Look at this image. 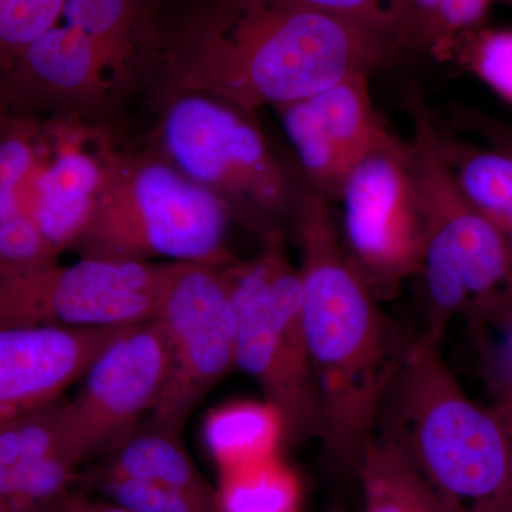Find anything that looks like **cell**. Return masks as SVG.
Returning <instances> with one entry per match:
<instances>
[{"instance_id":"6da1fadb","label":"cell","mask_w":512,"mask_h":512,"mask_svg":"<svg viewBox=\"0 0 512 512\" xmlns=\"http://www.w3.org/2000/svg\"><path fill=\"white\" fill-rule=\"evenodd\" d=\"M394 49L382 26L288 0H211L167 45L180 92L207 94L254 114L367 72Z\"/></svg>"},{"instance_id":"7a4b0ae2","label":"cell","mask_w":512,"mask_h":512,"mask_svg":"<svg viewBox=\"0 0 512 512\" xmlns=\"http://www.w3.org/2000/svg\"><path fill=\"white\" fill-rule=\"evenodd\" d=\"M301 248L302 319L333 463L356 474L384 397L416 340L407 338L350 261L328 198L306 187L292 217Z\"/></svg>"},{"instance_id":"3957f363","label":"cell","mask_w":512,"mask_h":512,"mask_svg":"<svg viewBox=\"0 0 512 512\" xmlns=\"http://www.w3.org/2000/svg\"><path fill=\"white\" fill-rule=\"evenodd\" d=\"M376 436L402 451L440 512H512L510 444L421 336L384 397Z\"/></svg>"},{"instance_id":"277c9868","label":"cell","mask_w":512,"mask_h":512,"mask_svg":"<svg viewBox=\"0 0 512 512\" xmlns=\"http://www.w3.org/2000/svg\"><path fill=\"white\" fill-rule=\"evenodd\" d=\"M404 106L413 124L409 163L424 218L420 274L427 295V329L440 345L448 325L464 316L471 332L512 318V261L497 228L467 200L441 151V131L419 89Z\"/></svg>"},{"instance_id":"5b68a950","label":"cell","mask_w":512,"mask_h":512,"mask_svg":"<svg viewBox=\"0 0 512 512\" xmlns=\"http://www.w3.org/2000/svg\"><path fill=\"white\" fill-rule=\"evenodd\" d=\"M234 212L158 154L111 165L89 224L74 244L80 258L224 266Z\"/></svg>"},{"instance_id":"8992f818","label":"cell","mask_w":512,"mask_h":512,"mask_svg":"<svg viewBox=\"0 0 512 512\" xmlns=\"http://www.w3.org/2000/svg\"><path fill=\"white\" fill-rule=\"evenodd\" d=\"M261 239L254 258L222 266L237 318L235 365L281 414L285 443H322L325 421L303 329L301 274L281 228Z\"/></svg>"},{"instance_id":"52a82bcc","label":"cell","mask_w":512,"mask_h":512,"mask_svg":"<svg viewBox=\"0 0 512 512\" xmlns=\"http://www.w3.org/2000/svg\"><path fill=\"white\" fill-rule=\"evenodd\" d=\"M251 116L207 94L178 90L158 126L157 154L261 235L293 217L303 188Z\"/></svg>"},{"instance_id":"ba28073f","label":"cell","mask_w":512,"mask_h":512,"mask_svg":"<svg viewBox=\"0 0 512 512\" xmlns=\"http://www.w3.org/2000/svg\"><path fill=\"white\" fill-rule=\"evenodd\" d=\"M184 266L80 258L0 278V329L99 328L156 318Z\"/></svg>"},{"instance_id":"9c48e42d","label":"cell","mask_w":512,"mask_h":512,"mask_svg":"<svg viewBox=\"0 0 512 512\" xmlns=\"http://www.w3.org/2000/svg\"><path fill=\"white\" fill-rule=\"evenodd\" d=\"M156 318L168 373L147 424L183 436L195 407L237 367V318L222 266L185 264Z\"/></svg>"},{"instance_id":"30bf717a","label":"cell","mask_w":512,"mask_h":512,"mask_svg":"<svg viewBox=\"0 0 512 512\" xmlns=\"http://www.w3.org/2000/svg\"><path fill=\"white\" fill-rule=\"evenodd\" d=\"M350 261L373 292L387 293L420 274L423 211L409 163V146L394 140L363 158L340 197Z\"/></svg>"},{"instance_id":"8fae6325","label":"cell","mask_w":512,"mask_h":512,"mask_svg":"<svg viewBox=\"0 0 512 512\" xmlns=\"http://www.w3.org/2000/svg\"><path fill=\"white\" fill-rule=\"evenodd\" d=\"M168 348L157 318L128 325L84 373L67 403L70 447L84 460L111 453L138 429L163 392Z\"/></svg>"},{"instance_id":"7c38bea8","label":"cell","mask_w":512,"mask_h":512,"mask_svg":"<svg viewBox=\"0 0 512 512\" xmlns=\"http://www.w3.org/2000/svg\"><path fill=\"white\" fill-rule=\"evenodd\" d=\"M119 154L109 134L76 111L40 119L36 163L22 202L57 256L82 237Z\"/></svg>"},{"instance_id":"4fadbf2b","label":"cell","mask_w":512,"mask_h":512,"mask_svg":"<svg viewBox=\"0 0 512 512\" xmlns=\"http://www.w3.org/2000/svg\"><path fill=\"white\" fill-rule=\"evenodd\" d=\"M309 187L339 198L356 165L397 140L373 109L369 73L350 74L311 96L275 109Z\"/></svg>"},{"instance_id":"5bb4252c","label":"cell","mask_w":512,"mask_h":512,"mask_svg":"<svg viewBox=\"0 0 512 512\" xmlns=\"http://www.w3.org/2000/svg\"><path fill=\"white\" fill-rule=\"evenodd\" d=\"M127 326L0 329V429L62 399Z\"/></svg>"},{"instance_id":"9a60e30c","label":"cell","mask_w":512,"mask_h":512,"mask_svg":"<svg viewBox=\"0 0 512 512\" xmlns=\"http://www.w3.org/2000/svg\"><path fill=\"white\" fill-rule=\"evenodd\" d=\"M457 120L485 146L440 130L441 151L467 200L500 232L512 261V126L470 111L457 113Z\"/></svg>"},{"instance_id":"2e32d148","label":"cell","mask_w":512,"mask_h":512,"mask_svg":"<svg viewBox=\"0 0 512 512\" xmlns=\"http://www.w3.org/2000/svg\"><path fill=\"white\" fill-rule=\"evenodd\" d=\"M154 0H64V23L96 46L120 86L157 49Z\"/></svg>"},{"instance_id":"e0dca14e","label":"cell","mask_w":512,"mask_h":512,"mask_svg":"<svg viewBox=\"0 0 512 512\" xmlns=\"http://www.w3.org/2000/svg\"><path fill=\"white\" fill-rule=\"evenodd\" d=\"M202 437L220 473L276 456L285 443L281 414L265 400L217 407L205 417Z\"/></svg>"},{"instance_id":"ac0fdd59","label":"cell","mask_w":512,"mask_h":512,"mask_svg":"<svg viewBox=\"0 0 512 512\" xmlns=\"http://www.w3.org/2000/svg\"><path fill=\"white\" fill-rule=\"evenodd\" d=\"M99 474L153 481L215 501V488L192 463L181 436L147 423L111 451Z\"/></svg>"},{"instance_id":"d6986e66","label":"cell","mask_w":512,"mask_h":512,"mask_svg":"<svg viewBox=\"0 0 512 512\" xmlns=\"http://www.w3.org/2000/svg\"><path fill=\"white\" fill-rule=\"evenodd\" d=\"M356 477L362 512H440L402 451L376 434L367 441Z\"/></svg>"},{"instance_id":"ffe728a7","label":"cell","mask_w":512,"mask_h":512,"mask_svg":"<svg viewBox=\"0 0 512 512\" xmlns=\"http://www.w3.org/2000/svg\"><path fill=\"white\" fill-rule=\"evenodd\" d=\"M298 474L279 454L220 473L217 512H302Z\"/></svg>"},{"instance_id":"44dd1931","label":"cell","mask_w":512,"mask_h":512,"mask_svg":"<svg viewBox=\"0 0 512 512\" xmlns=\"http://www.w3.org/2000/svg\"><path fill=\"white\" fill-rule=\"evenodd\" d=\"M66 397L0 429V500L67 440Z\"/></svg>"},{"instance_id":"7402d4cb","label":"cell","mask_w":512,"mask_h":512,"mask_svg":"<svg viewBox=\"0 0 512 512\" xmlns=\"http://www.w3.org/2000/svg\"><path fill=\"white\" fill-rule=\"evenodd\" d=\"M82 463L72 447L57 448L0 500V512L56 511L74 493Z\"/></svg>"},{"instance_id":"603a6c76","label":"cell","mask_w":512,"mask_h":512,"mask_svg":"<svg viewBox=\"0 0 512 512\" xmlns=\"http://www.w3.org/2000/svg\"><path fill=\"white\" fill-rule=\"evenodd\" d=\"M448 59L512 106V29L478 28L457 40Z\"/></svg>"},{"instance_id":"cb8c5ba5","label":"cell","mask_w":512,"mask_h":512,"mask_svg":"<svg viewBox=\"0 0 512 512\" xmlns=\"http://www.w3.org/2000/svg\"><path fill=\"white\" fill-rule=\"evenodd\" d=\"M64 0H0V76L62 18Z\"/></svg>"},{"instance_id":"d4e9b609","label":"cell","mask_w":512,"mask_h":512,"mask_svg":"<svg viewBox=\"0 0 512 512\" xmlns=\"http://www.w3.org/2000/svg\"><path fill=\"white\" fill-rule=\"evenodd\" d=\"M97 483L110 503L130 512H217L215 501L137 478L97 474Z\"/></svg>"},{"instance_id":"484cf974","label":"cell","mask_w":512,"mask_h":512,"mask_svg":"<svg viewBox=\"0 0 512 512\" xmlns=\"http://www.w3.org/2000/svg\"><path fill=\"white\" fill-rule=\"evenodd\" d=\"M491 3L493 0H441L430 28L427 49L439 59L447 60L461 36L483 26Z\"/></svg>"},{"instance_id":"4316f807","label":"cell","mask_w":512,"mask_h":512,"mask_svg":"<svg viewBox=\"0 0 512 512\" xmlns=\"http://www.w3.org/2000/svg\"><path fill=\"white\" fill-rule=\"evenodd\" d=\"M441 0H393L390 6L394 46L427 47Z\"/></svg>"},{"instance_id":"83f0119b","label":"cell","mask_w":512,"mask_h":512,"mask_svg":"<svg viewBox=\"0 0 512 512\" xmlns=\"http://www.w3.org/2000/svg\"><path fill=\"white\" fill-rule=\"evenodd\" d=\"M288 2L298 3L306 8L320 10V12L382 26L392 35V20H390L389 13L382 8L383 0H288Z\"/></svg>"},{"instance_id":"f1b7e54d","label":"cell","mask_w":512,"mask_h":512,"mask_svg":"<svg viewBox=\"0 0 512 512\" xmlns=\"http://www.w3.org/2000/svg\"><path fill=\"white\" fill-rule=\"evenodd\" d=\"M69 512H130L113 503L90 501L86 495L73 493L69 501Z\"/></svg>"},{"instance_id":"f546056e","label":"cell","mask_w":512,"mask_h":512,"mask_svg":"<svg viewBox=\"0 0 512 512\" xmlns=\"http://www.w3.org/2000/svg\"><path fill=\"white\" fill-rule=\"evenodd\" d=\"M491 409L497 413L498 419L503 423L505 433H507L512 464V400H494Z\"/></svg>"},{"instance_id":"4dcf8cb0","label":"cell","mask_w":512,"mask_h":512,"mask_svg":"<svg viewBox=\"0 0 512 512\" xmlns=\"http://www.w3.org/2000/svg\"><path fill=\"white\" fill-rule=\"evenodd\" d=\"M12 114L13 109L10 106L8 96H6L5 89H3L2 76H0V131L6 126Z\"/></svg>"},{"instance_id":"1f68e13d","label":"cell","mask_w":512,"mask_h":512,"mask_svg":"<svg viewBox=\"0 0 512 512\" xmlns=\"http://www.w3.org/2000/svg\"><path fill=\"white\" fill-rule=\"evenodd\" d=\"M70 497H72V495H70ZM69 501H70V498H69V500L66 501V503H64L62 505V507L57 508V510L53 511V512H69Z\"/></svg>"},{"instance_id":"d6a6232c","label":"cell","mask_w":512,"mask_h":512,"mask_svg":"<svg viewBox=\"0 0 512 512\" xmlns=\"http://www.w3.org/2000/svg\"><path fill=\"white\" fill-rule=\"evenodd\" d=\"M503 2L507 3V5L512 6V0H503Z\"/></svg>"},{"instance_id":"836d02e7","label":"cell","mask_w":512,"mask_h":512,"mask_svg":"<svg viewBox=\"0 0 512 512\" xmlns=\"http://www.w3.org/2000/svg\"><path fill=\"white\" fill-rule=\"evenodd\" d=\"M154 2L158 3V0H154Z\"/></svg>"}]
</instances>
